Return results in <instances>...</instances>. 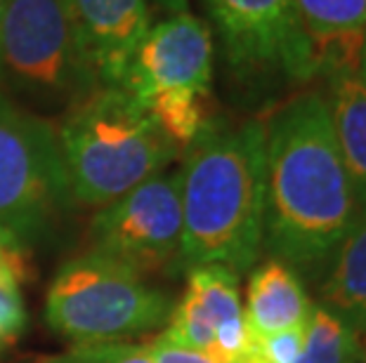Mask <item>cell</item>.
I'll list each match as a JSON object with an SVG mask.
<instances>
[{"instance_id":"obj_1","label":"cell","mask_w":366,"mask_h":363,"mask_svg":"<svg viewBox=\"0 0 366 363\" xmlns=\"http://www.w3.org/2000/svg\"><path fill=\"white\" fill-rule=\"evenodd\" d=\"M360 213L326 97L305 92L264 126L262 245L307 281H322Z\"/></svg>"},{"instance_id":"obj_2","label":"cell","mask_w":366,"mask_h":363,"mask_svg":"<svg viewBox=\"0 0 366 363\" xmlns=\"http://www.w3.org/2000/svg\"><path fill=\"white\" fill-rule=\"evenodd\" d=\"M180 269L255 267L264 229V123H210L187 149L180 170Z\"/></svg>"},{"instance_id":"obj_3","label":"cell","mask_w":366,"mask_h":363,"mask_svg":"<svg viewBox=\"0 0 366 363\" xmlns=\"http://www.w3.org/2000/svg\"><path fill=\"white\" fill-rule=\"evenodd\" d=\"M74 200L107 205L177 156L152 113L119 85L81 92L57 128Z\"/></svg>"},{"instance_id":"obj_4","label":"cell","mask_w":366,"mask_h":363,"mask_svg":"<svg viewBox=\"0 0 366 363\" xmlns=\"http://www.w3.org/2000/svg\"><path fill=\"white\" fill-rule=\"evenodd\" d=\"M170 312L168 295L95 252L66 262L45 300L50 328L76 344L119 342L149 333L168 323Z\"/></svg>"},{"instance_id":"obj_5","label":"cell","mask_w":366,"mask_h":363,"mask_svg":"<svg viewBox=\"0 0 366 363\" xmlns=\"http://www.w3.org/2000/svg\"><path fill=\"white\" fill-rule=\"evenodd\" d=\"M71 200L57 130L0 95V224L24 243Z\"/></svg>"},{"instance_id":"obj_6","label":"cell","mask_w":366,"mask_h":363,"mask_svg":"<svg viewBox=\"0 0 366 363\" xmlns=\"http://www.w3.org/2000/svg\"><path fill=\"white\" fill-rule=\"evenodd\" d=\"M90 252L137 276L180 269V173H159L102 205L90 224Z\"/></svg>"},{"instance_id":"obj_7","label":"cell","mask_w":366,"mask_h":363,"mask_svg":"<svg viewBox=\"0 0 366 363\" xmlns=\"http://www.w3.org/2000/svg\"><path fill=\"white\" fill-rule=\"evenodd\" d=\"M204 5L237 78L264 81L274 73L291 81L312 78L310 45L293 0H204Z\"/></svg>"},{"instance_id":"obj_8","label":"cell","mask_w":366,"mask_h":363,"mask_svg":"<svg viewBox=\"0 0 366 363\" xmlns=\"http://www.w3.org/2000/svg\"><path fill=\"white\" fill-rule=\"evenodd\" d=\"M0 71L36 92H85V71L61 0H5Z\"/></svg>"},{"instance_id":"obj_9","label":"cell","mask_w":366,"mask_h":363,"mask_svg":"<svg viewBox=\"0 0 366 363\" xmlns=\"http://www.w3.org/2000/svg\"><path fill=\"white\" fill-rule=\"evenodd\" d=\"M213 81V36L210 29L187 10L152 24L132 55L126 78L119 88L128 90L139 104L168 92L210 95Z\"/></svg>"},{"instance_id":"obj_10","label":"cell","mask_w":366,"mask_h":363,"mask_svg":"<svg viewBox=\"0 0 366 363\" xmlns=\"http://www.w3.org/2000/svg\"><path fill=\"white\" fill-rule=\"evenodd\" d=\"M85 71L95 85H121L152 26L149 0H61Z\"/></svg>"},{"instance_id":"obj_11","label":"cell","mask_w":366,"mask_h":363,"mask_svg":"<svg viewBox=\"0 0 366 363\" xmlns=\"http://www.w3.org/2000/svg\"><path fill=\"white\" fill-rule=\"evenodd\" d=\"M307 38L312 76L360 73L366 36V0H293Z\"/></svg>"},{"instance_id":"obj_12","label":"cell","mask_w":366,"mask_h":363,"mask_svg":"<svg viewBox=\"0 0 366 363\" xmlns=\"http://www.w3.org/2000/svg\"><path fill=\"white\" fill-rule=\"evenodd\" d=\"M315 305L310 302L298 274L277 260L262 262L248 279L244 319L253 337L307 326Z\"/></svg>"},{"instance_id":"obj_13","label":"cell","mask_w":366,"mask_h":363,"mask_svg":"<svg viewBox=\"0 0 366 363\" xmlns=\"http://www.w3.org/2000/svg\"><path fill=\"white\" fill-rule=\"evenodd\" d=\"M340 323L366 337V203L347 229L340 248L319 281V305Z\"/></svg>"},{"instance_id":"obj_14","label":"cell","mask_w":366,"mask_h":363,"mask_svg":"<svg viewBox=\"0 0 366 363\" xmlns=\"http://www.w3.org/2000/svg\"><path fill=\"white\" fill-rule=\"evenodd\" d=\"M331 81L329 111L338 149L345 160L360 205L366 203V85L360 73H338Z\"/></svg>"},{"instance_id":"obj_15","label":"cell","mask_w":366,"mask_h":363,"mask_svg":"<svg viewBox=\"0 0 366 363\" xmlns=\"http://www.w3.org/2000/svg\"><path fill=\"white\" fill-rule=\"evenodd\" d=\"M182 302L194 309L213 330L241 319L244 307L239 297V274L220 265L192 269Z\"/></svg>"},{"instance_id":"obj_16","label":"cell","mask_w":366,"mask_h":363,"mask_svg":"<svg viewBox=\"0 0 366 363\" xmlns=\"http://www.w3.org/2000/svg\"><path fill=\"white\" fill-rule=\"evenodd\" d=\"M362 352V337L326 309L315 305L295 363H360Z\"/></svg>"},{"instance_id":"obj_17","label":"cell","mask_w":366,"mask_h":363,"mask_svg":"<svg viewBox=\"0 0 366 363\" xmlns=\"http://www.w3.org/2000/svg\"><path fill=\"white\" fill-rule=\"evenodd\" d=\"M305 339V326L282 330L274 335L253 337L239 363H295Z\"/></svg>"},{"instance_id":"obj_18","label":"cell","mask_w":366,"mask_h":363,"mask_svg":"<svg viewBox=\"0 0 366 363\" xmlns=\"http://www.w3.org/2000/svg\"><path fill=\"white\" fill-rule=\"evenodd\" d=\"M57 363H154L144 347L128 342H88L76 344L61 357H54Z\"/></svg>"},{"instance_id":"obj_19","label":"cell","mask_w":366,"mask_h":363,"mask_svg":"<svg viewBox=\"0 0 366 363\" xmlns=\"http://www.w3.org/2000/svg\"><path fill=\"white\" fill-rule=\"evenodd\" d=\"M144 349L154 363H215L210 357H206V354L187 349V347L173 342V339L163 333L149 339V342L144 344Z\"/></svg>"},{"instance_id":"obj_20","label":"cell","mask_w":366,"mask_h":363,"mask_svg":"<svg viewBox=\"0 0 366 363\" xmlns=\"http://www.w3.org/2000/svg\"><path fill=\"white\" fill-rule=\"evenodd\" d=\"M0 265L12 269L19 279H24L29 274V262H26V250L21 248V241H17L3 224H0Z\"/></svg>"},{"instance_id":"obj_21","label":"cell","mask_w":366,"mask_h":363,"mask_svg":"<svg viewBox=\"0 0 366 363\" xmlns=\"http://www.w3.org/2000/svg\"><path fill=\"white\" fill-rule=\"evenodd\" d=\"M161 7H166L170 12H180L184 10V0H157Z\"/></svg>"},{"instance_id":"obj_22","label":"cell","mask_w":366,"mask_h":363,"mask_svg":"<svg viewBox=\"0 0 366 363\" xmlns=\"http://www.w3.org/2000/svg\"><path fill=\"white\" fill-rule=\"evenodd\" d=\"M360 78L366 85V36H364V48H362V59H360Z\"/></svg>"},{"instance_id":"obj_23","label":"cell","mask_w":366,"mask_h":363,"mask_svg":"<svg viewBox=\"0 0 366 363\" xmlns=\"http://www.w3.org/2000/svg\"><path fill=\"white\" fill-rule=\"evenodd\" d=\"M362 347H364V352H362V363H366V337L362 339Z\"/></svg>"},{"instance_id":"obj_24","label":"cell","mask_w":366,"mask_h":363,"mask_svg":"<svg viewBox=\"0 0 366 363\" xmlns=\"http://www.w3.org/2000/svg\"><path fill=\"white\" fill-rule=\"evenodd\" d=\"M3 10H5V0H0V21H3Z\"/></svg>"},{"instance_id":"obj_25","label":"cell","mask_w":366,"mask_h":363,"mask_svg":"<svg viewBox=\"0 0 366 363\" xmlns=\"http://www.w3.org/2000/svg\"><path fill=\"white\" fill-rule=\"evenodd\" d=\"M38 363H57L54 359H45V361H38Z\"/></svg>"}]
</instances>
